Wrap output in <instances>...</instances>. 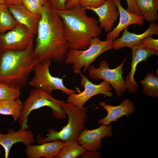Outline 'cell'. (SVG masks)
<instances>
[{
	"label": "cell",
	"mask_w": 158,
	"mask_h": 158,
	"mask_svg": "<svg viewBox=\"0 0 158 158\" xmlns=\"http://www.w3.org/2000/svg\"><path fill=\"white\" fill-rule=\"evenodd\" d=\"M37 34L34 54L39 61L65 60L69 49L63 22L49 0H45L43 6Z\"/></svg>",
	"instance_id": "obj_1"
},
{
	"label": "cell",
	"mask_w": 158,
	"mask_h": 158,
	"mask_svg": "<svg viewBox=\"0 0 158 158\" xmlns=\"http://www.w3.org/2000/svg\"><path fill=\"white\" fill-rule=\"evenodd\" d=\"M79 4L62 11H56L62 19L65 38L69 49L88 47L93 39L102 33L98 21L88 16Z\"/></svg>",
	"instance_id": "obj_2"
},
{
	"label": "cell",
	"mask_w": 158,
	"mask_h": 158,
	"mask_svg": "<svg viewBox=\"0 0 158 158\" xmlns=\"http://www.w3.org/2000/svg\"><path fill=\"white\" fill-rule=\"evenodd\" d=\"M32 43L26 49L7 51L0 57V82L20 89L24 87L39 60L34 54Z\"/></svg>",
	"instance_id": "obj_3"
},
{
	"label": "cell",
	"mask_w": 158,
	"mask_h": 158,
	"mask_svg": "<svg viewBox=\"0 0 158 158\" xmlns=\"http://www.w3.org/2000/svg\"><path fill=\"white\" fill-rule=\"evenodd\" d=\"M62 107L68 117L67 124L59 131L53 128L48 129L46 137L42 138L40 135H37L36 138L39 144L57 140L64 142L76 140L85 129L87 119V107H79L68 102L64 103Z\"/></svg>",
	"instance_id": "obj_4"
},
{
	"label": "cell",
	"mask_w": 158,
	"mask_h": 158,
	"mask_svg": "<svg viewBox=\"0 0 158 158\" xmlns=\"http://www.w3.org/2000/svg\"><path fill=\"white\" fill-rule=\"evenodd\" d=\"M65 102L63 100L56 99L41 89L33 87L30 90L29 95L23 104L21 114L18 120L21 126L20 129H28L29 128L28 116L31 112L45 106L51 109L52 115L56 119H65L67 114L62 106Z\"/></svg>",
	"instance_id": "obj_5"
},
{
	"label": "cell",
	"mask_w": 158,
	"mask_h": 158,
	"mask_svg": "<svg viewBox=\"0 0 158 158\" xmlns=\"http://www.w3.org/2000/svg\"><path fill=\"white\" fill-rule=\"evenodd\" d=\"M113 41L112 40L102 41L99 37L92 39L87 49L85 50L69 49L65 62L72 64L73 72L81 76V70L87 71L88 67L98 56L104 52L112 49Z\"/></svg>",
	"instance_id": "obj_6"
},
{
	"label": "cell",
	"mask_w": 158,
	"mask_h": 158,
	"mask_svg": "<svg viewBox=\"0 0 158 158\" xmlns=\"http://www.w3.org/2000/svg\"><path fill=\"white\" fill-rule=\"evenodd\" d=\"M51 61L49 60L39 61L33 71L34 75L28 82L33 87L41 89L52 95L54 90H59L68 95L77 92L67 88L64 85L63 79L53 76L49 71Z\"/></svg>",
	"instance_id": "obj_7"
},
{
	"label": "cell",
	"mask_w": 158,
	"mask_h": 158,
	"mask_svg": "<svg viewBox=\"0 0 158 158\" xmlns=\"http://www.w3.org/2000/svg\"><path fill=\"white\" fill-rule=\"evenodd\" d=\"M127 58L114 69L109 68L110 64L106 60L101 61L98 68L90 65L87 69L89 76L95 80L102 79L107 82L113 87L117 95L120 97L127 90L122 76L123 67Z\"/></svg>",
	"instance_id": "obj_8"
},
{
	"label": "cell",
	"mask_w": 158,
	"mask_h": 158,
	"mask_svg": "<svg viewBox=\"0 0 158 158\" xmlns=\"http://www.w3.org/2000/svg\"><path fill=\"white\" fill-rule=\"evenodd\" d=\"M35 35L19 23L6 33L0 34V51L25 50L33 42Z\"/></svg>",
	"instance_id": "obj_9"
},
{
	"label": "cell",
	"mask_w": 158,
	"mask_h": 158,
	"mask_svg": "<svg viewBox=\"0 0 158 158\" xmlns=\"http://www.w3.org/2000/svg\"><path fill=\"white\" fill-rule=\"evenodd\" d=\"M81 76L80 84L84 90L78 94L73 93L69 95L67 102L82 108L90 98L97 95L102 94L109 97L112 96L111 87L107 82L103 80L99 84H95L90 82L87 77L83 75Z\"/></svg>",
	"instance_id": "obj_10"
},
{
	"label": "cell",
	"mask_w": 158,
	"mask_h": 158,
	"mask_svg": "<svg viewBox=\"0 0 158 158\" xmlns=\"http://www.w3.org/2000/svg\"><path fill=\"white\" fill-rule=\"evenodd\" d=\"M113 126L111 124L102 125L93 130L84 129L76 140L78 144L86 150H97L101 147V139L105 137L112 136Z\"/></svg>",
	"instance_id": "obj_11"
},
{
	"label": "cell",
	"mask_w": 158,
	"mask_h": 158,
	"mask_svg": "<svg viewBox=\"0 0 158 158\" xmlns=\"http://www.w3.org/2000/svg\"><path fill=\"white\" fill-rule=\"evenodd\" d=\"M132 50V61L131 70L124 80L127 90L130 93L136 92L139 85L136 82L134 75L138 64L142 61H146L149 57L152 56L158 55V51L151 49L143 47L140 43L131 48Z\"/></svg>",
	"instance_id": "obj_12"
},
{
	"label": "cell",
	"mask_w": 158,
	"mask_h": 158,
	"mask_svg": "<svg viewBox=\"0 0 158 158\" xmlns=\"http://www.w3.org/2000/svg\"><path fill=\"white\" fill-rule=\"evenodd\" d=\"M94 12L99 17V27L105 32L109 33L112 30L114 24L117 20L119 13L118 7L113 0H106L105 3L96 8H84Z\"/></svg>",
	"instance_id": "obj_13"
},
{
	"label": "cell",
	"mask_w": 158,
	"mask_h": 158,
	"mask_svg": "<svg viewBox=\"0 0 158 158\" xmlns=\"http://www.w3.org/2000/svg\"><path fill=\"white\" fill-rule=\"evenodd\" d=\"M34 135L32 131L19 129L17 131L9 128L6 134L0 133V145L5 150V158L8 157L10 150L13 145L18 142H21L26 146L35 142Z\"/></svg>",
	"instance_id": "obj_14"
},
{
	"label": "cell",
	"mask_w": 158,
	"mask_h": 158,
	"mask_svg": "<svg viewBox=\"0 0 158 158\" xmlns=\"http://www.w3.org/2000/svg\"><path fill=\"white\" fill-rule=\"evenodd\" d=\"M121 37L113 41L112 49L119 50L124 47L131 48L140 43L145 38L149 36L158 34V25L153 22H150L148 28L143 33L137 34L128 31V27L124 30Z\"/></svg>",
	"instance_id": "obj_15"
},
{
	"label": "cell",
	"mask_w": 158,
	"mask_h": 158,
	"mask_svg": "<svg viewBox=\"0 0 158 158\" xmlns=\"http://www.w3.org/2000/svg\"><path fill=\"white\" fill-rule=\"evenodd\" d=\"M117 6L119 13V20L117 25L106 35V40H114L118 38L121 32L133 24L140 26L144 22L142 16L136 15L125 9L121 3V0H113Z\"/></svg>",
	"instance_id": "obj_16"
},
{
	"label": "cell",
	"mask_w": 158,
	"mask_h": 158,
	"mask_svg": "<svg viewBox=\"0 0 158 158\" xmlns=\"http://www.w3.org/2000/svg\"><path fill=\"white\" fill-rule=\"evenodd\" d=\"M7 6L10 12L18 23L25 26L34 35L37 34L41 16L31 12L21 3Z\"/></svg>",
	"instance_id": "obj_17"
},
{
	"label": "cell",
	"mask_w": 158,
	"mask_h": 158,
	"mask_svg": "<svg viewBox=\"0 0 158 158\" xmlns=\"http://www.w3.org/2000/svg\"><path fill=\"white\" fill-rule=\"evenodd\" d=\"M99 105L106 110L107 112V116L98 121V123L107 125L113 121H116L118 118L125 116H128L132 114L135 109L133 102L128 99L123 100L121 104L117 106L107 104L104 101L99 103Z\"/></svg>",
	"instance_id": "obj_18"
},
{
	"label": "cell",
	"mask_w": 158,
	"mask_h": 158,
	"mask_svg": "<svg viewBox=\"0 0 158 158\" xmlns=\"http://www.w3.org/2000/svg\"><path fill=\"white\" fill-rule=\"evenodd\" d=\"M67 142L57 140L40 144L26 146L25 152L28 158H53Z\"/></svg>",
	"instance_id": "obj_19"
},
{
	"label": "cell",
	"mask_w": 158,
	"mask_h": 158,
	"mask_svg": "<svg viewBox=\"0 0 158 158\" xmlns=\"http://www.w3.org/2000/svg\"><path fill=\"white\" fill-rule=\"evenodd\" d=\"M138 8L144 20L153 22L158 19V0H135Z\"/></svg>",
	"instance_id": "obj_20"
},
{
	"label": "cell",
	"mask_w": 158,
	"mask_h": 158,
	"mask_svg": "<svg viewBox=\"0 0 158 158\" xmlns=\"http://www.w3.org/2000/svg\"><path fill=\"white\" fill-rule=\"evenodd\" d=\"M23 104L19 98L0 101V114L12 115L14 121H16L20 116Z\"/></svg>",
	"instance_id": "obj_21"
},
{
	"label": "cell",
	"mask_w": 158,
	"mask_h": 158,
	"mask_svg": "<svg viewBox=\"0 0 158 158\" xmlns=\"http://www.w3.org/2000/svg\"><path fill=\"white\" fill-rule=\"evenodd\" d=\"M86 150L78 144L76 140H73L67 142L54 158H76Z\"/></svg>",
	"instance_id": "obj_22"
},
{
	"label": "cell",
	"mask_w": 158,
	"mask_h": 158,
	"mask_svg": "<svg viewBox=\"0 0 158 158\" xmlns=\"http://www.w3.org/2000/svg\"><path fill=\"white\" fill-rule=\"evenodd\" d=\"M5 4H0V34L10 30L19 24Z\"/></svg>",
	"instance_id": "obj_23"
},
{
	"label": "cell",
	"mask_w": 158,
	"mask_h": 158,
	"mask_svg": "<svg viewBox=\"0 0 158 158\" xmlns=\"http://www.w3.org/2000/svg\"><path fill=\"white\" fill-rule=\"evenodd\" d=\"M140 82L142 85L144 93L149 97H158V77L157 75L152 73L147 74Z\"/></svg>",
	"instance_id": "obj_24"
},
{
	"label": "cell",
	"mask_w": 158,
	"mask_h": 158,
	"mask_svg": "<svg viewBox=\"0 0 158 158\" xmlns=\"http://www.w3.org/2000/svg\"><path fill=\"white\" fill-rule=\"evenodd\" d=\"M20 89L0 82V101L16 99L20 96Z\"/></svg>",
	"instance_id": "obj_25"
},
{
	"label": "cell",
	"mask_w": 158,
	"mask_h": 158,
	"mask_svg": "<svg viewBox=\"0 0 158 158\" xmlns=\"http://www.w3.org/2000/svg\"><path fill=\"white\" fill-rule=\"evenodd\" d=\"M21 3L25 8L31 12L41 16L43 6L34 0H22Z\"/></svg>",
	"instance_id": "obj_26"
},
{
	"label": "cell",
	"mask_w": 158,
	"mask_h": 158,
	"mask_svg": "<svg viewBox=\"0 0 158 158\" xmlns=\"http://www.w3.org/2000/svg\"><path fill=\"white\" fill-rule=\"evenodd\" d=\"M140 43L145 47L158 51V39L153 38L151 35L145 38Z\"/></svg>",
	"instance_id": "obj_27"
},
{
	"label": "cell",
	"mask_w": 158,
	"mask_h": 158,
	"mask_svg": "<svg viewBox=\"0 0 158 158\" xmlns=\"http://www.w3.org/2000/svg\"><path fill=\"white\" fill-rule=\"evenodd\" d=\"M105 1L106 0H78V3L84 8H96L103 4Z\"/></svg>",
	"instance_id": "obj_28"
},
{
	"label": "cell",
	"mask_w": 158,
	"mask_h": 158,
	"mask_svg": "<svg viewBox=\"0 0 158 158\" xmlns=\"http://www.w3.org/2000/svg\"><path fill=\"white\" fill-rule=\"evenodd\" d=\"M51 6L56 11H62L67 8L66 3L68 0H49Z\"/></svg>",
	"instance_id": "obj_29"
},
{
	"label": "cell",
	"mask_w": 158,
	"mask_h": 158,
	"mask_svg": "<svg viewBox=\"0 0 158 158\" xmlns=\"http://www.w3.org/2000/svg\"><path fill=\"white\" fill-rule=\"evenodd\" d=\"M127 4V10L129 12L136 15L142 16V14L138 8L135 0H126Z\"/></svg>",
	"instance_id": "obj_30"
},
{
	"label": "cell",
	"mask_w": 158,
	"mask_h": 158,
	"mask_svg": "<svg viewBox=\"0 0 158 158\" xmlns=\"http://www.w3.org/2000/svg\"><path fill=\"white\" fill-rule=\"evenodd\" d=\"M81 156L84 158H101L100 153L97 150H86Z\"/></svg>",
	"instance_id": "obj_31"
},
{
	"label": "cell",
	"mask_w": 158,
	"mask_h": 158,
	"mask_svg": "<svg viewBox=\"0 0 158 158\" xmlns=\"http://www.w3.org/2000/svg\"><path fill=\"white\" fill-rule=\"evenodd\" d=\"M79 4L78 0H68L66 3L65 6L66 8H68L74 7Z\"/></svg>",
	"instance_id": "obj_32"
},
{
	"label": "cell",
	"mask_w": 158,
	"mask_h": 158,
	"mask_svg": "<svg viewBox=\"0 0 158 158\" xmlns=\"http://www.w3.org/2000/svg\"><path fill=\"white\" fill-rule=\"evenodd\" d=\"M22 0H6L5 4L8 6L10 4L21 3Z\"/></svg>",
	"instance_id": "obj_33"
},
{
	"label": "cell",
	"mask_w": 158,
	"mask_h": 158,
	"mask_svg": "<svg viewBox=\"0 0 158 158\" xmlns=\"http://www.w3.org/2000/svg\"><path fill=\"white\" fill-rule=\"evenodd\" d=\"M42 6H43L45 0H34Z\"/></svg>",
	"instance_id": "obj_34"
},
{
	"label": "cell",
	"mask_w": 158,
	"mask_h": 158,
	"mask_svg": "<svg viewBox=\"0 0 158 158\" xmlns=\"http://www.w3.org/2000/svg\"><path fill=\"white\" fill-rule=\"evenodd\" d=\"M6 0H0V4H5Z\"/></svg>",
	"instance_id": "obj_35"
},
{
	"label": "cell",
	"mask_w": 158,
	"mask_h": 158,
	"mask_svg": "<svg viewBox=\"0 0 158 158\" xmlns=\"http://www.w3.org/2000/svg\"><path fill=\"white\" fill-rule=\"evenodd\" d=\"M1 152H2L1 150L0 149V155L1 154Z\"/></svg>",
	"instance_id": "obj_36"
}]
</instances>
